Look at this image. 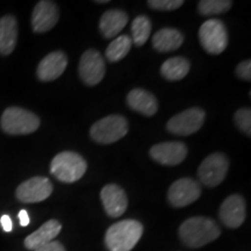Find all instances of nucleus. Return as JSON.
Masks as SVG:
<instances>
[{"label": "nucleus", "mask_w": 251, "mask_h": 251, "mask_svg": "<svg viewBox=\"0 0 251 251\" xmlns=\"http://www.w3.org/2000/svg\"><path fill=\"white\" fill-rule=\"evenodd\" d=\"M219 226L214 220L203 216L187 219L179 227V237L188 248H201L220 236Z\"/></svg>", "instance_id": "nucleus-1"}, {"label": "nucleus", "mask_w": 251, "mask_h": 251, "mask_svg": "<svg viewBox=\"0 0 251 251\" xmlns=\"http://www.w3.org/2000/svg\"><path fill=\"white\" fill-rule=\"evenodd\" d=\"M143 234V226L136 220H122L112 225L105 235L109 251H130Z\"/></svg>", "instance_id": "nucleus-2"}, {"label": "nucleus", "mask_w": 251, "mask_h": 251, "mask_svg": "<svg viewBox=\"0 0 251 251\" xmlns=\"http://www.w3.org/2000/svg\"><path fill=\"white\" fill-rule=\"evenodd\" d=\"M87 170L85 159L79 153L63 151L56 155L50 163V172L62 183L71 184L79 180Z\"/></svg>", "instance_id": "nucleus-3"}, {"label": "nucleus", "mask_w": 251, "mask_h": 251, "mask_svg": "<svg viewBox=\"0 0 251 251\" xmlns=\"http://www.w3.org/2000/svg\"><path fill=\"white\" fill-rule=\"evenodd\" d=\"M0 126L9 135H28L39 129L40 119L25 108L8 107L2 113Z\"/></svg>", "instance_id": "nucleus-4"}, {"label": "nucleus", "mask_w": 251, "mask_h": 251, "mask_svg": "<svg viewBox=\"0 0 251 251\" xmlns=\"http://www.w3.org/2000/svg\"><path fill=\"white\" fill-rule=\"evenodd\" d=\"M128 133V121L122 115H108L97 121L90 129L92 140L100 144H111Z\"/></svg>", "instance_id": "nucleus-5"}, {"label": "nucleus", "mask_w": 251, "mask_h": 251, "mask_svg": "<svg viewBox=\"0 0 251 251\" xmlns=\"http://www.w3.org/2000/svg\"><path fill=\"white\" fill-rule=\"evenodd\" d=\"M200 45L211 55H219L228 46V31L226 25L219 19H209L199 29Z\"/></svg>", "instance_id": "nucleus-6"}, {"label": "nucleus", "mask_w": 251, "mask_h": 251, "mask_svg": "<svg viewBox=\"0 0 251 251\" xmlns=\"http://www.w3.org/2000/svg\"><path fill=\"white\" fill-rule=\"evenodd\" d=\"M228 169L227 156L222 152H214L206 157L198 168V177L205 186L215 187L225 180Z\"/></svg>", "instance_id": "nucleus-7"}, {"label": "nucleus", "mask_w": 251, "mask_h": 251, "mask_svg": "<svg viewBox=\"0 0 251 251\" xmlns=\"http://www.w3.org/2000/svg\"><path fill=\"white\" fill-rule=\"evenodd\" d=\"M206 113L199 107L188 108L172 117L166 124V129L178 136H188L197 133L205 122Z\"/></svg>", "instance_id": "nucleus-8"}, {"label": "nucleus", "mask_w": 251, "mask_h": 251, "mask_svg": "<svg viewBox=\"0 0 251 251\" xmlns=\"http://www.w3.org/2000/svg\"><path fill=\"white\" fill-rule=\"evenodd\" d=\"M201 196L200 184L191 178H181L176 180L168 191L169 202L174 207L180 208L197 201Z\"/></svg>", "instance_id": "nucleus-9"}, {"label": "nucleus", "mask_w": 251, "mask_h": 251, "mask_svg": "<svg viewBox=\"0 0 251 251\" xmlns=\"http://www.w3.org/2000/svg\"><path fill=\"white\" fill-rule=\"evenodd\" d=\"M79 76L86 85L94 86L102 80L106 65L101 54L97 50L89 49L84 52L79 62Z\"/></svg>", "instance_id": "nucleus-10"}, {"label": "nucleus", "mask_w": 251, "mask_h": 251, "mask_svg": "<svg viewBox=\"0 0 251 251\" xmlns=\"http://www.w3.org/2000/svg\"><path fill=\"white\" fill-rule=\"evenodd\" d=\"M52 193V184L46 177H33L24 181L17 188L18 200L25 203L41 202Z\"/></svg>", "instance_id": "nucleus-11"}, {"label": "nucleus", "mask_w": 251, "mask_h": 251, "mask_svg": "<svg viewBox=\"0 0 251 251\" xmlns=\"http://www.w3.org/2000/svg\"><path fill=\"white\" fill-rule=\"evenodd\" d=\"M58 19L59 12L57 5L54 1L42 0L34 7L31 14V28L37 34L47 33L56 26Z\"/></svg>", "instance_id": "nucleus-12"}, {"label": "nucleus", "mask_w": 251, "mask_h": 251, "mask_svg": "<svg viewBox=\"0 0 251 251\" xmlns=\"http://www.w3.org/2000/svg\"><path fill=\"white\" fill-rule=\"evenodd\" d=\"M187 156V147L183 142H163L150 149V157L162 165L174 166L180 164Z\"/></svg>", "instance_id": "nucleus-13"}, {"label": "nucleus", "mask_w": 251, "mask_h": 251, "mask_svg": "<svg viewBox=\"0 0 251 251\" xmlns=\"http://www.w3.org/2000/svg\"><path fill=\"white\" fill-rule=\"evenodd\" d=\"M220 220L228 228H238L246 220V201L240 194L228 197L220 207Z\"/></svg>", "instance_id": "nucleus-14"}, {"label": "nucleus", "mask_w": 251, "mask_h": 251, "mask_svg": "<svg viewBox=\"0 0 251 251\" xmlns=\"http://www.w3.org/2000/svg\"><path fill=\"white\" fill-rule=\"evenodd\" d=\"M100 197H101L105 212L111 218H119L127 209V196L125 191L117 184H108L103 186Z\"/></svg>", "instance_id": "nucleus-15"}, {"label": "nucleus", "mask_w": 251, "mask_h": 251, "mask_svg": "<svg viewBox=\"0 0 251 251\" xmlns=\"http://www.w3.org/2000/svg\"><path fill=\"white\" fill-rule=\"evenodd\" d=\"M68 65V56L63 51H52L40 62L36 75L41 81H52L61 77Z\"/></svg>", "instance_id": "nucleus-16"}, {"label": "nucleus", "mask_w": 251, "mask_h": 251, "mask_svg": "<svg viewBox=\"0 0 251 251\" xmlns=\"http://www.w3.org/2000/svg\"><path fill=\"white\" fill-rule=\"evenodd\" d=\"M62 225L57 220H49L46 224H43L37 230L28 235L25 240V247L28 250H36L37 248L45 246L54 241L55 237L61 233Z\"/></svg>", "instance_id": "nucleus-17"}, {"label": "nucleus", "mask_w": 251, "mask_h": 251, "mask_svg": "<svg viewBox=\"0 0 251 251\" xmlns=\"http://www.w3.org/2000/svg\"><path fill=\"white\" fill-rule=\"evenodd\" d=\"M127 103L131 109L146 117H152L158 109V102L155 96L143 89L131 90L127 96Z\"/></svg>", "instance_id": "nucleus-18"}, {"label": "nucleus", "mask_w": 251, "mask_h": 251, "mask_svg": "<svg viewBox=\"0 0 251 251\" xmlns=\"http://www.w3.org/2000/svg\"><path fill=\"white\" fill-rule=\"evenodd\" d=\"M128 24V15L120 9H109L100 18L99 28L103 37L113 39L126 27Z\"/></svg>", "instance_id": "nucleus-19"}, {"label": "nucleus", "mask_w": 251, "mask_h": 251, "mask_svg": "<svg viewBox=\"0 0 251 251\" xmlns=\"http://www.w3.org/2000/svg\"><path fill=\"white\" fill-rule=\"evenodd\" d=\"M18 40V23L13 15L0 19V55L12 54Z\"/></svg>", "instance_id": "nucleus-20"}, {"label": "nucleus", "mask_w": 251, "mask_h": 251, "mask_svg": "<svg viewBox=\"0 0 251 251\" xmlns=\"http://www.w3.org/2000/svg\"><path fill=\"white\" fill-rule=\"evenodd\" d=\"M184 36L175 28H163L156 31L152 36L153 49L159 52L174 51L183 45Z\"/></svg>", "instance_id": "nucleus-21"}, {"label": "nucleus", "mask_w": 251, "mask_h": 251, "mask_svg": "<svg viewBox=\"0 0 251 251\" xmlns=\"http://www.w3.org/2000/svg\"><path fill=\"white\" fill-rule=\"evenodd\" d=\"M190 71V62L184 57L166 59L161 67V75L166 80L177 81L183 79Z\"/></svg>", "instance_id": "nucleus-22"}, {"label": "nucleus", "mask_w": 251, "mask_h": 251, "mask_svg": "<svg viewBox=\"0 0 251 251\" xmlns=\"http://www.w3.org/2000/svg\"><path fill=\"white\" fill-rule=\"evenodd\" d=\"M130 36L120 35L117 39L113 40L106 49V57L109 62H119L128 55L131 48Z\"/></svg>", "instance_id": "nucleus-23"}, {"label": "nucleus", "mask_w": 251, "mask_h": 251, "mask_svg": "<svg viewBox=\"0 0 251 251\" xmlns=\"http://www.w3.org/2000/svg\"><path fill=\"white\" fill-rule=\"evenodd\" d=\"M151 33V21L146 15H139L131 24V42L136 46H143Z\"/></svg>", "instance_id": "nucleus-24"}, {"label": "nucleus", "mask_w": 251, "mask_h": 251, "mask_svg": "<svg viewBox=\"0 0 251 251\" xmlns=\"http://www.w3.org/2000/svg\"><path fill=\"white\" fill-rule=\"evenodd\" d=\"M231 5L230 0H201L198 2V12L202 17H213L228 12Z\"/></svg>", "instance_id": "nucleus-25"}, {"label": "nucleus", "mask_w": 251, "mask_h": 251, "mask_svg": "<svg viewBox=\"0 0 251 251\" xmlns=\"http://www.w3.org/2000/svg\"><path fill=\"white\" fill-rule=\"evenodd\" d=\"M235 124L244 134L250 136L251 134V111L250 108H240L235 112Z\"/></svg>", "instance_id": "nucleus-26"}, {"label": "nucleus", "mask_w": 251, "mask_h": 251, "mask_svg": "<svg viewBox=\"0 0 251 251\" xmlns=\"http://www.w3.org/2000/svg\"><path fill=\"white\" fill-rule=\"evenodd\" d=\"M147 4L150 8L158 11H175L184 5L183 0H149Z\"/></svg>", "instance_id": "nucleus-27"}, {"label": "nucleus", "mask_w": 251, "mask_h": 251, "mask_svg": "<svg viewBox=\"0 0 251 251\" xmlns=\"http://www.w3.org/2000/svg\"><path fill=\"white\" fill-rule=\"evenodd\" d=\"M236 76H238L243 80H251V62L250 59L241 62L236 67V71H235Z\"/></svg>", "instance_id": "nucleus-28"}, {"label": "nucleus", "mask_w": 251, "mask_h": 251, "mask_svg": "<svg viewBox=\"0 0 251 251\" xmlns=\"http://www.w3.org/2000/svg\"><path fill=\"white\" fill-rule=\"evenodd\" d=\"M34 251H67V250H65V248L63 247L61 243L57 242V241H52V242L37 248V249Z\"/></svg>", "instance_id": "nucleus-29"}, {"label": "nucleus", "mask_w": 251, "mask_h": 251, "mask_svg": "<svg viewBox=\"0 0 251 251\" xmlns=\"http://www.w3.org/2000/svg\"><path fill=\"white\" fill-rule=\"evenodd\" d=\"M0 224L2 226V229L5 231H7V233L12 231V229H13V222H12V220L8 215H2L1 219H0Z\"/></svg>", "instance_id": "nucleus-30"}, {"label": "nucleus", "mask_w": 251, "mask_h": 251, "mask_svg": "<svg viewBox=\"0 0 251 251\" xmlns=\"http://www.w3.org/2000/svg\"><path fill=\"white\" fill-rule=\"evenodd\" d=\"M19 221H20V225L23 226V227H27V226L29 225V215H28L26 209H21L20 213H19Z\"/></svg>", "instance_id": "nucleus-31"}, {"label": "nucleus", "mask_w": 251, "mask_h": 251, "mask_svg": "<svg viewBox=\"0 0 251 251\" xmlns=\"http://www.w3.org/2000/svg\"><path fill=\"white\" fill-rule=\"evenodd\" d=\"M96 2H98V4H106V2H108L107 0H97Z\"/></svg>", "instance_id": "nucleus-32"}]
</instances>
